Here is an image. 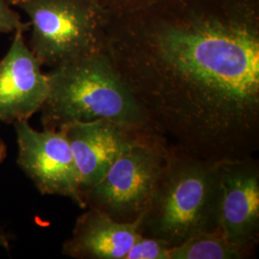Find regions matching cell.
<instances>
[{"mask_svg":"<svg viewBox=\"0 0 259 259\" xmlns=\"http://www.w3.org/2000/svg\"><path fill=\"white\" fill-rule=\"evenodd\" d=\"M31 32L28 47L54 68L105 51L111 14L98 0H17Z\"/></svg>","mask_w":259,"mask_h":259,"instance_id":"4","label":"cell"},{"mask_svg":"<svg viewBox=\"0 0 259 259\" xmlns=\"http://www.w3.org/2000/svg\"><path fill=\"white\" fill-rule=\"evenodd\" d=\"M105 53L149 129L207 161L259 146V0H153L111 15Z\"/></svg>","mask_w":259,"mask_h":259,"instance_id":"1","label":"cell"},{"mask_svg":"<svg viewBox=\"0 0 259 259\" xmlns=\"http://www.w3.org/2000/svg\"><path fill=\"white\" fill-rule=\"evenodd\" d=\"M9 237L8 235L0 230V246H2L3 248H5L6 250H8L10 248Z\"/></svg>","mask_w":259,"mask_h":259,"instance_id":"15","label":"cell"},{"mask_svg":"<svg viewBox=\"0 0 259 259\" xmlns=\"http://www.w3.org/2000/svg\"><path fill=\"white\" fill-rule=\"evenodd\" d=\"M19 145L18 163L37 190L60 195L87 207L79 173L68 140L63 130L33 129L28 120L15 124Z\"/></svg>","mask_w":259,"mask_h":259,"instance_id":"6","label":"cell"},{"mask_svg":"<svg viewBox=\"0 0 259 259\" xmlns=\"http://www.w3.org/2000/svg\"><path fill=\"white\" fill-rule=\"evenodd\" d=\"M217 163L171 151L140 216L139 233L172 248L198 233L218 232Z\"/></svg>","mask_w":259,"mask_h":259,"instance_id":"3","label":"cell"},{"mask_svg":"<svg viewBox=\"0 0 259 259\" xmlns=\"http://www.w3.org/2000/svg\"><path fill=\"white\" fill-rule=\"evenodd\" d=\"M59 130L64 131L72 150L83 196L102 179L121 151L145 131L105 119L73 123Z\"/></svg>","mask_w":259,"mask_h":259,"instance_id":"9","label":"cell"},{"mask_svg":"<svg viewBox=\"0 0 259 259\" xmlns=\"http://www.w3.org/2000/svg\"><path fill=\"white\" fill-rule=\"evenodd\" d=\"M153 0H98V2L111 15H118L137 9Z\"/></svg>","mask_w":259,"mask_h":259,"instance_id":"14","label":"cell"},{"mask_svg":"<svg viewBox=\"0 0 259 259\" xmlns=\"http://www.w3.org/2000/svg\"><path fill=\"white\" fill-rule=\"evenodd\" d=\"M169 250L164 241L139 233L124 259H169Z\"/></svg>","mask_w":259,"mask_h":259,"instance_id":"12","label":"cell"},{"mask_svg":"<svg viewBox=\"0 0 259 259\" xmlns=\"http://www.w3.org/2000/svg\"><path fill=\"white\" fill-rule=\"evenodd\" d=\"M171 150L152 132L141 131L114 159L83 199L120 222H133L147 208Z\"/></svg>","mask_w":259,"mask_h":259,"instance_id":"5","label":"cell"},{"mask_svg":"<svg viewBox=\"0 0 259 259\" xmlns=\"http://www.w3.org/2000/svg\"><path fill=\"white\" fill-rule=\"evenodd\" d=\"M218 165V232L246 254L258 240L259 169L253 157Z\"/></svg>","mask_w":259,"mask_h":259,"instance_id":"7","label":"cell"},{"mask_svg":"<svg viewBox=\"0 0 259 259\" xmlns=\"http://www.w3.org/2000/svg\"><path fill=\"white\" fill-rule=\"evenodd\" d=\"M47 74L49 92L40 110L44 129L105 119L151 132L105 51L51 68Z\"/></svg>","mask_w":259,"mask_h":259,"instance_id":"2","label":"cell"},{"mask_svg":"<svg viewBox=\"0 0 259 259\" xmlns=\"http://www.w3.org/2000/svg\"><path fill=\"white\" fill-rule=\"evenodd\" d=\"M246 255L219 232H205L170 248L169 259H239Z\"/></svg>","mask_w":259,"mask_h":259,"instance_id":"11","label":"cell"},{"mask_svg":"<svg viewBox=\"0 0 259 259\" xmlns=\"http://www.w3.org/2000/svg\"><path fill=\"white\" fill-rule=\"evenodd\" d=\"M6 154H7L6 146H5L4 142L0 139V164L4 160V158L6 157Z\"/></svg>","mask_w":259,"mask_h":259,"instance_id":"16","label":"cell"},{"mask_svg":"<svg viewBox=\"0 0 259 259\" xmlns=\"http://www.w3.org/2000/svg\"><path fill=\"white\" fill-rule=\"evenodd\" d=\"M140 217L120 222L102 210L91 207L75 225L63 252L74 258L124 259L139 234Z\"/></svg>","mask_w":259,"mask_h":259,"instance_id":"10","label":"cell"},{"mask_svg":"<svg viewBox=\"0 0 259 259\" xmlns=\"http://www.w3.org/2000/svg\"><path fill=\"white\" fill-rule=\"evenodd\" d=\"M10 1V3H11V4H12V5H14V3H15V2H16V1H17V0H9Z\"/></svg>","mask_w":259,"mask_h":259,"instance_id":"17","label":"cell"},{"mask_svg":"<svg viewBox=\"0 0 259 259\" xmlns=\"http://www.w3.org/2000/svg\"><path fill=\"white\" fill-rule=\"evenodd\" d=\"M29 30L28 22H24L18 11L9 0H0V34L15 33L17 31L26 32Z\"/></svg>","mask_w":259,"mask_h":259,"instance_id":"13","label":"cell"},{"mask_svg":"<svg viewBox=\"0 0 259 259\" xmlns=\"http://www.w3.org/2000/svg\"><path fill=\"white\" fill-rule=\"evenodd\" d=\"M24 33H14L9 50L0 61V121L11 124L28 120L40 111L49 92L47 74Z\"/></svg>","mask_w":259,"mask_h":259,"instance_id":"8","label":"cell"}]
</instances>
